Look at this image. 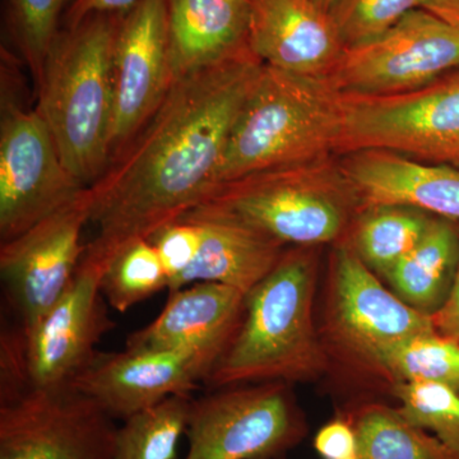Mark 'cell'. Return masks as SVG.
Returning <instances> with one entry per match:
<instances>
[{
    "label": "cell",
    "instance_id": "obj_1",
    "mask_svg": "<svg viewBox=\"0 0 459 459\" xmlns=\"http://www.w3.org/2000/svg\"><path fill=\"white\" fill-rule=\"evenodd\" d=\"M263 65L247 48L172 82L146 126L90 186L98 235L84 255L108 265L120 247L178 221L216 188L232 128Z\"/></svg>",
    "mask_w": 459,
    "mask_h": 459
},
{
    "label": "cell",
    "instance_id": "obj_2",
    "mask_svg": "<svg viewBox=\"0 0 459 459\" xmlns=\"http://www.w3.org/2000/svg\"><path fill=\"white\" fill-rule=\"evenodd\" d=\"M123 14L93 13L62 27L36 83V110L63 164L87 188L110 164L114 47Z\"/></svg>",
    "mask_w": 459,
    "mask_h": 459
},
{
    "label": "cell",
    "instance_id": "obj_3",
    "mask_svg": "<svg viewBox=\"0 0 459 459\" xmlns=\"http://www.w3.org/2000/svg\"><path fill=\"white\" fill-rule=\"evenodd\" d=\"M316 261L312 247H295L246 296L237 336L205 385L300 382L318 376L327 356L313 322Z\"/></svg>",
    "mask_w": 459,
    "mask_h": 459
},
{
    "label": "cell",
    "instance_id": "obj_4",
    "mask_svg": "<svg viewBox=\"0 0 459 459\" xmlns=\"http://www.w3.org/2000/svg\"><path fill=\"white\" fill-rule=\"evenodd\" d=\"M343 124V93L331 77L264 65L232 128L216 186L334 155Z\"/></svg>",
    "mask_w": 459,
    "mask_h": 459
},
{
    "label": "cell",
    "instance_id": "obj_5",
    "mask_svg": "<svg viewBox=\"0 0 459 459\" xmlns=\"http://www.w3.org/2000/svg\"><path fill=\"white\" fill-rule=\"evenodd\" d=\"M361 211L340 161L327 156L221 184L188 213L234 220L283 247H312L342 238Z\"/></svg>",
    "mask_w": 459,
    "mask_h": 459
},
{
    "label": "cell",
    "instance_id": "obj_6",
    "mask_svg": "<svg viewBox=\"0 0 459 459\" xmlns=\"http://www.w3.org/2000/svg\"><path fill=\"white\" fill-rule=\"evenodd\" d=\"M107 265L83 255L65 294L38 322L3 328L0 402L33 391H59L95 359L96 346L115 327L101 292Z\"/></svg>",
    "mask_w": 459,
    "mask_h": 459
},
{
    "label": "cell",
    "instance_id": "obj_7",
    "mask_svg": "<svg viewBox=\"0 0 459 459\" xmlns=\"http://www.w3.org/2000/svg\"><path fill=\"white\" fill-rule=\"evenodd\" d=\"M337 153L379 148L459 170V72L401 95H343Z\"/></svg>",
    "mask_w": 459,
    "mask_h": 459
},
{
    "label": "cell",
    "instance_id": "obj_8",
    "mask_svg": "<svg viewBox=\"0 0 459 459\" xmlns=\"http://www.w3.org/2000/svg\"><path fill=\"white\" fill-rule=\"evenodd\" d=\"M304 433L286 383L223 386L192 398L184 459H280Z\"/></svg>",
    "mask_w": 459,
    "mask_h": 459
},
{
    "label": "cell",
    "instance_id": "obj_9",
    "mask_svg": "<svg viewBox=\"0 0 459 459\" xmlns=\"http://www.w3.org/2000/svg\"><path fill=\"white\" fill-rule=\"evenodd\" d=\"M327 331L338 351L379 374L401 344L437 333L433 318L388 291L347 243L332 261Z\"/></svg>",
    "mask_w": 459,
    "mask_h": 459
},
{
    "label": "cell",
    "instance_id": "obj_10",
    "mask_svg": "<svg viewBox=\"0 0 459 459\" xmlns=\"http://www.w3.org/2000/svg\"><path fill=\"white\" fill-rule=\"evenodd\" d=\"M459 68V31L418 8L385 33L344 50L329 75L343 95H401Z\"/></svg>",
    "mask_w": 459,
    "mask_h": 459
},
{
    "label": "cell",
    "instance_id": "obj_11",
    "mask_svg": "<svg viewBox=\"0 0 459 459\" xmlns=\"http://www.w3.org/2000/svg\"><path fill=\"white\" fill-rule=\"evenodd\" d=\"M63 164L47 123L3 98L0 123V240L26 230L86 189Z\"/></svg>",
    "mask_w": 459,
    "mask_h": 459
},
{
    "label": "cell",
    "instance_id": "obj_12",
    "mask_svg": "<svg viewBox=\"0 0 459 459\" xmlns=\"http://www.w3.org/2000/svg\"><path fill=\"white\" fill-rule=\"evenodd\" d=\"M74 388L0 402V459H113L117 428Z\"/></svg>",
    "mask_w": 459,
    "mask_h": 459
},
{
    "label": "cell",
    "instance_id": "obj_13",
    "mask_svg": "<svg viewBox=\"0 0 459 459\" xmlns=\"http://www.w3.org/2000/svg\"><path fill=\"white\" fill-rule=\"evenodd\" d=\"M92 190L86 188L56 212L0 247V272L17 325L29 327L49 312L74 279L86 246Z\"/></svg>",
    "mask_w": 459,
    "mask_h": 459
},
{
    "label": "cell",
    "instance_id": "obj_14",
    "mask_svg": "<svg viewBox=\"0 0 459 459\" xmlns=\"http://www.w3.org/2000/svg\"><path fill=\"white\" fill-rule=\"evenodd\" d=\"M172 82L169 0H138L123 14L115 40L110 162L156 113Z\"/></svg>",
    "mask_w": 459,
    "mask_h": 459
},
{
    "label": "cell",
    "instance_id": "obj_15",
    "mask_svg": "<svg viewBox=\"0 0 459 459\" xmlns=\"http://www.w3.org/2000/svg\"><path fill=\"white\" fill-rule=\"evenodd\" d=\"M246 294L216 282H195L169 292L164 309L126 338V349L189 356L205 383L237 336Z\"/></svg>",
    "mask_w": 459,
    "mask_h": 459
},
{
    "label": "cell",
    "instance_id": "obj_16",
    "mask_svg": "<svg viewBox=\"0 0 459 459\" xmlns=\"http://www.w3.org/2000/svg\"><path fill=\"white\" fill-rule=\"evenodd\" d=\"M201 382L197 367L184 353L126 349L96 353L71 388L124 421L174 395L192 397Z\"/></svg>",
    "mask_w": 459,
    "mask_h": 459
},
{
    "label": "cell",
    "instance_id": "obj_17",
    "mask_svg": "<svg viewBox=\"0 0 459 459\" xmlns=\"http://www.w3.org/2000/svg\"><path fill=\"white\" fill-rule=\"evenodd\" d=\"M247 48L265 65L329 77L344 48L329 12L314 0H247Z\"/></svg>",
    "mask_w": 459,
    "mask_h": 459
},
{
    "label": "cell",
    "instance_id": "obj_18",
    "mask_svg": "<svg viewBox=\"0 0 459 459\" xmlns=\"http://www.w3.org/2000/svg\"><path fill=\"white\" fill-rule=\"evenodd\" d=\"M340 164L360 197L362 210L407 205L452 221L459 220L458 169L379 148L344 153Z\"/></svg>",
    "mask_w": 459,
    "mask_h": 459
},
{
    "label": "cell",
    "instance_id": "obj_19",
    "mask_svg": "<svg viewBox=\"0 0 459 459\" xmlns=\"http://www.w3.org/2000/svg\"><path fill=\"white\" fill-rule=\"evenodd\" d=\"M247 0H169L172 80L231 59L247 48Z\"/></svg>",
    "mask_w": 459,
    "mask_h": 459
},
{
    "label": "cell",
    "instance_id": "obj_20",
    "mask_svg": "<svg viewBox=\"0 0 459 459\" xmlns=\"http://www.w3.org/2000/svg\"><path fill=\"white\" fill-rule=\"evenodd\" d=\"M180 220L197 223L201 247L192 267L171 291L195 282H216L247 295L276 267L285 253L277 241L226 217L186 213Z\"/></svg>",
    "mask_w": 459,
    "mask_h": 459
},
{
    "label": "cell",
    "instance_id": "obj_21",
    "mask_svg": "<svg viewBox=\"0 0 459 459\" xmlns=\"http://www.w3.org/2000/svg\"><path fill=\"white\" fill-rule=\"evenodd\" d=\"M458 265V229L452 220L433 216L416 247L385 279L404 303L433 318L448 300Z\"/></svg>",
    "mask_w": 459,
    "mask_h": 459
},
{
    "label": "cell",
    "instance_id": "obj_22",
    "mask_svg": "<svg viewBox=\"0 0 459 459\" xmlns=\"http://www.w3.org/2000/svg\"><path fill=\"white\" fill-rule=\"evenodd\" d=\"M431 219L407 205L364 208L352 226L351 247L371 271L385 277L416 247Z\"/></svg>",
    "mask_w": 459,
    "mask_h": 459
},
{
    "label": "cell",
    "instance_id": "obj_23",
    "mask_svg": "<svg viewBox=\"0 0 459 459\" xmlns=\"http://www.w3.org/2000/svg\"><path fill=\"white\" fill-rule=\"evenodd\" d=\"M351 421L359 459H459L437 437L411 425L398 410L369 404Z\"/></svg>",
    "mask_w": 459,
    "mask_h": 459
},
{
    "label": "cell",
    "instance_id": "obj_24",
    "mask_svg": "<svg viewBox=\"0 0 459 459\" xmlns=\"http://www.w3.org/2000/svg\"><path fill=\"white\" fill-rule=\"evenodd\" d=\"M192 398L174 395L124 420L117 429L113 459H177Z\"/></svg>",
    "mask_w": 459,
    "mask_h": 459
},
{
    "label": "cell",
    "instance_id": "obj_25",
    "mask_svg": "<svg viewBox=\"0 0 459 459\" xmlns=\"http://www.w3.org/2000/svg\"><path fill=\"white\" fill-rule=\"evenodd\" d=\"M169 287L168 274L148 238H135L117 250L101 277L108 307L124 313Z\"/></svg>",
    "mask_w": 459,
    "mask_h": 459
},
{
    "label": "cell",
    "instance_id": "obj_26",
    "mask_svg": "<svg viewBox=\"0 0 459 459\" xmlns=\"http://www.w3.org/2000/svg\"><path fill=\"white\" fill-rule=\"evenodd\" d=\"M74 0H5V30L14 47L31 69L35 83L40 80L45 60L63 18Z\"/></svg>",
    "mask_w": 459,
    "mask_h": 459
},
{
    "label": "cell",
    "instance_id": "obj_27",
    "mask_svg": "<svg viewBox=\"0 0 459 459\" xmlns=\"http://www.w3.org/2000/svg\"><path fill=\"white\" fill-rule=\"evenodd\" d=\"M380 374L394 383H439L459 394V342L439 333L416 338L389 353Z\"/></svg>",
    "mask_w": 459,
    "mask_h": 459
},
{
    "label": "cell",
    "instance_id": "obj_28",
    "mask_svg": "<svg viewBox=\"0 0 459 459\" xmlns=\"http://www.w3.org/2000/svg\"><path fill=\"white\" fill-rule=\"evenodd\" d=\"M401 402L398 412L413 427L435 437L459 457V394L433 382L394 383Z\"/></svg>",
    "mask_w": 459,
    "mask_h": 459
},
{
    "label": "cell",
    "instance_id": "obj_29",
    "mask_svg": "<svg viewBox=\"0 0 459 459\" xmlns=\"http://www.w3.org/2000/svg\"><path fill=\"white\" fill-rule=\"evenodd\" d=\"M422 4L424 0H333L329 14L349 49L382 35Z\"/></svg>",
    "mask_w": 459,
    "mask_h": 459
},
{
    "label": "cell",
    "instance_id": "obj_30",
    "mask_svg": "<svg viewBox=\"0 0 459 459\" xmlns=\"http://www.w3.org/2000/svg\"><path fill=\"white\" fill-rule=\"evenodd\" d=\"M155 247L169 279V291L192 267L201 247V229L197 223L178 221L169 223L148 238Z\"/></svg>",
    "mask_w": 459,
    "mask_h": 459
},
{
    "label": "cell",
    "instance_id": "obj_31",
    "mask_svg": "<svg viewBox=\"0 0 459 459\" xmlns=\"http://www.w3.org/2000/svg\"><path fill=\"white\" fill-rule=\"evenodd\" d=\"M314 448L323 459H344L358 455V437L351 419H336L320 429Z\"/></svg>",
    "mask_w": 459,
    "mask_h": 459
},
{
    "label": "cell",
    "instance_id": "obj_32",
    "mask_svg": "<svg viewBox=\"0 0 459 459\" xmlns=\"http://www.w3.org/2000/svg\"><path fill=\"white\" fill-rule=\"evenodd\" d=\"M138 0H74L63 18L62 27H71L93 13H126Z\"/></svg>",
    "mask_w": 459,
    "mask_h": 459
},
{
    "label": "cell",
    "instance_id": "obj_33",
    "mask_svg": "<svg viewBox=\"0 0 459 459\" xmlns=\"http://www.w3.org/2000/svg\"><path fill=\"white\" fill-rule=\"evenodd\" d=\"M435 329L440 336L459 342V265L448 300L442 309L433 316Z\"/></svg>",
    "mask_w": 459,
    "mask_h": 459
},
{
    "label": "cell",
    "instance_id": "obj_34",
    "mask_svg": "<svg viewBox=\"0 0 459 459\" xmlns=\"http://www.w3.org/2000/svg\"><path fill=\"white\" fill-rule=\"evenodd\" d=\"M421 8L427 9L459 31V0H424Z\"/></svg>",
    "mask_w": 459,
    "mask_h": 459
},
{
    "label": "cell",
    "instance_id": "obj_35",
    "mask_svg": "<svg viewBox=\"0 0 459 459\" xmlns=\"http://www.w3.org/2000/svg\"><path fill=\"white\" fill-rule=\"evenodd\" d=\"M314 2H316L320 8L329 12V8H331L332 2H333V0H314Z\"/></svg>",
    "mask_w": 459,
    "mask_h": 459
},
{
    "label": "cell",
    "instance_id": "obj_36",
    "mask_svg": "<svg viewBox=\"0 0 459 459\" xmlns=\"http://www.w3.org/2000/svg\"><path fill=\"white\" fill-rule=\"evenodd\" d=\"M344 459H359L358 455H355V457H350V458H344Z\"/></svg>",
    "mask_w": 459,
    "mask_h": 459
}]
</instances>
